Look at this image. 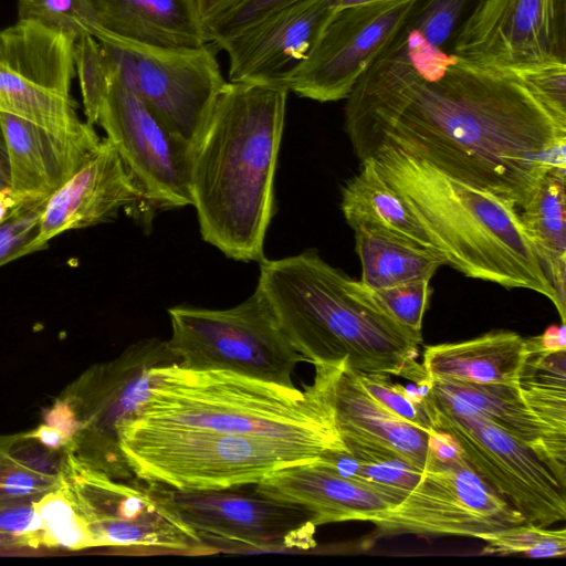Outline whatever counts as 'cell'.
<instances>
[{"instance_id":"obj_37","label":"cell","mask_w":566,"mask_h":566,"mask_svg":"<svg viewBox=\"0 0 566 566\" xmlns=\"http://www.w3.org/2000/svg\"><path fill=\"white\" fill-rule=\"evenodd\" d=\"M430 280L420 279L371 291L381 310L401 326L421 333L431 294Z\"/></svg>"},{"instance_id":"obj_2","label":"cell","mask_w":566,"mask_h":566,"mask_svg":"<svg viewBox=\"0 0 566 566\" xmlns=\"http://www.w3.org/2000/svg\"><path fill=\"white\" fill-rule=\"evenodd\" d=\"M287 95L280 84L228 81L195 150L191 192L201 237L237 261L264 259Z\"/></svg>"},{"instance_id":"obj_40","label":"cell","mask_w":566,"mask_h":566,"mask_svg":"<svg viewBox=\"0 0 566 566\" xmlns=\"http://www.w3.org/2000/svg\"><path fill=\"white\" fill-rule=\"evenodd\" d=\"M42 520L34 502H18L0 506V533L13 538L15 545L39 547Z\"/></svg>"},{"instance_id":"obj_9","label":"cell","mask_w":566,"mask_h":566,"mask_svg":"<svg viewBox=\"0 0 566 566\" xmlns=\"http://www.w3.org/2000/svg\"><path fill=\"white\" fill-rule=\"evenodd\" d=\"M168 315L167 342L180 367L229 370L293 386L296 365L307 361L282 333L258 287L230 308L178 305Z\"/></svg>"},{"instance_id":"obj_16","label":"cell","mask_w":566,"mask_h":566,"mask_svg":"<svg viewBox=\"0 0 566 566\" xmlns=\"http://www.w3.org/2000/svg\"><path fill=\"white\" fill-rule=\"evenodd\" d=\"M451 52L516 73L566 63V0H476Z\"/></svg>"},{"instance_id":"obj_22","label":"cell","mask_w":566,"mask_h":566,"mask_svg":"<svg viewBox=\"0 0 566 566\" xmlns=\"http://www.w3.org/2000/svg\"><path fill=\"white\" fill-rule=\"evenodd\" d=\"M254 491L306 507L316 526L346 522H370L402 499L340 476L316 462L280 470L254 484Z\"/></svg>"},{"instance_id":"obj_15","label":"cell","mask_w":566,"mask_h":566,"mask_svg":"<svg viewBox=\"0 0 566 566\" xmlns=\"http://www.w3.org/2000/svg\"><path fill=\"white\" fill-rule=\"evenodd\" d=\"M417 0L337 9L306 57L280 84L317 102L346 99L405 24Z\"/></svg>"},{"instance_id":"obj_38","label":"cell","mask_w":566,"mask_h":566,"mask_svg":"<svg viewBox=\"0 0 566 566\" xmlns=\"http://www.w3.org/2000/svg\"><path fill=\"white\" fill-rule=\"evenodd\" d=\"M297 0H241L203 24L208 42L217 43L241 32L272 12Z\"/></svg>"},{"instance_id":"obj_17","label":"cell","mask_w":566,"mask_h":566,"mask_svg":"<svg viewBox=\"0 0 566 566\" xmlns=\"http://www.w3.org/2000/svg\"><path fill=\"white\" fill-rule=\"evenodd\" d=\"M170 364H177V357L168 342L151 337L132 344L119 357L87 374L77 398L82 429L73 439L83 442L80 457L112 478L135 476L120 451L118 430L147 399L151 369Z\"/></svg>"},{"instance_id":"obj_44","label":"cell","mask_w":566,"mask_h":566,"mask_svg":"<svg viewBox=\"0 0 566 566\" xmlns=\"http://www.w3.org/2000/svg\"><path fill=\"white\" fill-rule=\"evenodd\" d=\"M22 438L34 439L51 451L60 450L66 446V440L61 432L48 424L39 426L33 431L23 434Z\"/></svg>"},{"instance_id":"obj_25","label":"cell","mask_w":566,"mask_h":566,"mask_svg":"<svg viewBox=\"0 0 566 566\" xmlns=\"http://www.w3.org/2000/svg\"><path fill=\"white\" fill-rule=\"evenodd\" d=\"M102 27L135 43L166 49L208 42L192 0H92Z\"/></svg>"},{"instance_id":"obj_4","label":"cell","mask_w":566,"mask_h":566,"mask_svg":"<svg viewBox=\"0 0 566 566\" xmlns=\"http://www.w3.org/2000/svg\"><path fill=\"white\" fill-rule=\"evenodd\" d=\"M373 157L447 265L507 289H527L566 311L525 233L516 206L455 179L424 160L381 144Z\"/></svg>"},{"instance_id":"obj_28","label":"cell","mask_w":566,"mask_h":566,"mask_svg":"<svg viewBox=\"0 0 566 566\" xmlns=\"http://www.w3.org/2000/svg\"><path fill=\"white\" fill-rule=\"evenodd\" d=\"M353 231L361 268L360 282L371 291L413 280H431L446 264L436 250L399 237L365 228Z\"/></svg>"},{"instance_id":"obj_48","label":"cell","mask_w":566,"mask_h":566,"mask_svg":"<svg viewBox=\"0 0 566 566\" xmlns=\"http://www.w3.org/2000/svg\"><path fill=\"white\" fill-rule=\"evenodd\" d=\"M6 544H14L15 545L12 537L0 533V546H3Z\"/></svg>"},{"instance_id":"obj_11","label":"cell","mask_w":566,"mask_h":566,"mask_svg":"<svg viewBox=\"0 0 566 566\" xmlns=\"http://www.w3.org/2000/svg\"><path fill=\"white\" fill-rule=\"evenodd\" d=\"M76 39L36 20L18 19L0 31V112L61 135L90 123L71 94ZM92 125V124H91Z\"/></svg>"},{"instance_id":"obj_8","label":"cell","mask_w":566,"mask_h":566,"mask_svg":"<svg viewBox=\"0 0 566 566\" xmlns=\"http://www.w3.org/2000/svg\"><path fill=\"white\" fill-rule=\"evenodd\" d=\"M525 517L485 483L465 461L455 441L430 436L421 478L396 506L374 517L376 536L481 534L525 523Z\"/></svg>"},{"instance_id":"obj_45","label":"cell","mask_w":566,"mask_h":566,"mask_svg":"<svg viewBox=\"0 0 566 566\" xmlns=\"http://www.w3.org/2000/svg\"><path fill=\"white\" fill-rule=\"evenodd\" d=\"M197 14L205 24L211 19L222 14L241 0H192Z\"/></svg>"},{"instance_id":"obj_20","label":"cell","mask_w":566,"mask_h":566,"mask_svg":"<svg viewBox=\"0 0 566 566\" xmlns=\"http://www.w3.org/2000/svg\"><path fill=\"white\" fill-rule=\"evenodd\" d=\"M0 120L14 201L50 197L77 171L101 142L91 124L80 134L61 135L7 113L0 112Z\"/></svg>"},{"instance_id":"obj_19","label":"cell","mask_w":566,"mask_h":566,"mask_svg":"<svg viewBox=\"0 0 566 566\" xmlns=\"http://www.w3.org/2000/svg\"><path fill=\"white\" fill-rule=\"evenodd\" d=\"M123 207L140 208L146 221L143 192L106 137L77 171L49 197L34 247L41 251L56 235L109 220Z\"/></svg>"},{"instance_id":"obj_32","label":"cell","mask_w":566,"mask_h":566,"mask_svg":"<svg viewBox=\"0 0 566 566\" xmlns=\"http://www.w3.org/2000/svg\"><path fill=\"white\" fill-rule=\"evenodd\" d=\"M17 11L18 19L40 21L76 40L92 36L99 41L108 34L92 0H18Z\"/></svg>"},{"instance_id":"obj_3","label":"cell","mask_w":566,"mask_h":566,"mask_svg":"<svg viewBox=\"0 0 566 566\" xmlns=\"http://www.w3.org/2000/svg\"><path fill=\"white\" fill-rule=\"evenodd\" d=\"M256 287L293 348L307 363H336L359 373L429 384L419 358L421 333L391 319L371 290L315 249L260 262Z\"/></svg>"},{"instance_id":"obj_6","label":"cell","mask_w":566,"mask_h":566,"mask_svg":"<svg viewBox=\"0 0 566 566\" xmlns=\"http://www.w3.org/2000/svg\"><path fill=\"white\" fill-rule=\"evenodd\" d=\"M118 434L135 478L182 491L254 485L285 468L316 462L326 452L282 440L133 419L119 427Z\"/></svg>"},{"instance_id":"obj_36","label":"cell","mask_w":566,"mask_h":566,"mask_svg":"<svg viewBox=\"0 0 566 566\" xmlns=\"http://www.w3.org/2000/svg\"><path fill=\"white\" fill-rule=\"evenodd\" d=\"M353 374L364 390L389 412L429 434L434 432L420 391L410 392L406 387L394 384L387 374L355 370Z\"/></svg>"},{"instance_id":"obj_14","label":"cell","mask_w":566,"mask_h":566,"mask_svg":"<svg viewBox=\"0 0 566 566\" xmlns=\"http://www.w3.org/2000/svg\"><path fill=\"white\" fill-rule=\"evenodd\" d=\"M97 124L140 188L146 210L192 206L196 148L175 135L137 94L113 75Z\"/></svg>"},{"instance_id":"obj_18","label":"cell","mask_w":566,"mask_h":566,"mask_svg":"<svg viewBox=\"0 0 566 566\" xmlns=\"http://www.w3.org/2000/svg\"><path fill=\"white\" fill-rule=\"evenodd\" d=\"M337 1L297 0L213 43L229 55V82L280 84L312 50Z\"/></svg>"},{"instance_id":"obj_31","label":"cell","mask_w":566,"mask_h":566,"mask_svg":"<svg viewBox=\"0 0 566 566\" xmlns=\"http://www.w3.org/2000/svg\"><path fill=\"white\" fill-rule=\"evenodd\" d=\"M476 0H417L399 33L446 50Z\"/></svg>"},{"instance_id":"obj_42","label":"cell","mask_w":566,"mask_h":566,"mask_svg":"<svg viewBox=\"0 0 566 566\" xmlns=\"http://www.w3.org/2000/svg\"><path fill=\"white\" fill-rule=\"evenodd\" d=\"M44 422L61 432L66 440V446L82 429V421L70 398L56 400L51 408L45 410Z\"/></svg>"},{"instance_id":"obj_7","label":"cell","mask_w":566,"mask_h":566,"mask_svg":"<svg viewBox=\"0 0 566 566\" xmlns=\"http://www.w3.org/2000/svg\"><path fill=\"white\" fill-rule=\"evenodd\" d=\"M57 486L86 523L94 547L118 546L138 554L216 553L151 483L112 478L67 447L57 471Z\"/></svg>"},{"instance_id":"obj_26","label":"cell","mask_w":566,"mask_h":566,"mask_svg":"<svg viewBox=\"0 0 566 566\" xmlns=\"http://www.w3.org/2000/svg\"><path fill=\"white\" fill-rule=\"evenodd\" d=\"M340 209L348 226L382 231L434 250L428 233L401 196L379 172L373 157L342 188Z\"/></svg>"},{"instance_id":"obj_24","label":"cell","mask_w":566,"mask_h":566,"mask_svg":"<svg viewBox=\"0 0 566 566\" xmlns=\"http://www.w3.org/2000/svg\"><path fill=\"white\" fill-rule=\"evenodd\" d=\"M526 357L524 338L502 329L468 340L426 346L421 364L428 381L518 386Z\"/></svg>"},{"instance_id":"obj_39","label":"cell","mask_w":566,"mask_h":566,"mask_svg":"<svg viewBox=\"0 0 566 566\" xmlns=\"http://www.w3.org/2000/svg\"><path fill=\"white\" fill-rule=\"evenodd\" d=\"M518 74L554 116L566 124V63H549Z\"/></svg>"},{"instance_id":"obj_5","label":"cell","mask_w":566,"mask_h":566,"mask_svg":"<svg viewBox=\"0 0 566 566\" xmlns=\"http://www.w3.org/2000/svg\"><path fill=\"white\" fill-rule=\"evenodd\" d=\"M301 390L219 369L177 364L151 369V386L133 420L167 427L210 429L317 448L346 449L335 424L326 364H314Z\"/></svg>"},{"instance_id":"obj_10","label":"cell","mask_w":566,"mask_h":566,"mask_svg":"<svg viewBox=\"0 0 566 566\" xmlns=\"http://www.w3.org/2000/svg\"><path fill=\"white\" fill-rule=\"evenodd\" d=\"M98 42L112 75L137 94L175 135L196 148L228 83L213 45L154 48L111 33Z\"/></svg>"},{"instance_id":"obj_47","label":"cell","mask_w":566,"mask_h":566,"mask_svg":"<svg viewBox=\"0 0 566 566\" xmlns=\"http://www.w3.org/2000/svg\"><path fill=\"white\" fill-rule=\"evenodd\" d=\"M381 1H389V0H338L337 8L342 9V8H347V7L361 6V4L375 3V2H381Z\"/></svg>"},{"instance_id":"obj_12","label":"cell","mask_w":566,"mask_h":566,"mask_svg":"<svg viewBox=\"0 0 566 566\" xmlns=\"http://www.w3.org/2000/svg\"><path fill=\"white\" fill-rule=\"evenodd\" d=\"M421 398L433 430L449 434L473 471L526 522L548 527L566 518L565 488L530 447L480 416Z\"/></svg>"},{"instance_id":"obj_33","label":"cell","mask_w":566,"mask_h":566,"mask_svg":"<svg viewBox=\"0 0 566 566\" xmlns=\"http://www.w3.org/2000/svg\"><path fill=\"white\" fill-rule=\"evenodd\" d=\"M476 538L486 543L484 554H522L533 558L566 555L565 528L551 530L531 522L481 534Z\"/></svg>"},{"instance_id":"obj_21","label":"cell","mask_w":566,"mask_h":566,"mask_svg":"<svg viewBox=\"0 0 566 566\" xmlns=\"http://www.w3.org/2000/svg\"><path fill=\"white\" fill-rule=\"evenodd\" d=\"M324 364L335 424L344 443L390 452L423 470L432 433L378 403L356 380L346 359Z\"/></svg>"},{"instance_id":"obj_34","label":"cell","mask_w":566,"mask_h":566,"mask_svg":"<svg viewBox=\"0 0 566 566\" xmlns=\"http://www.w3.org/2000/svg\"><path fill=\"white\" fill-rule=\"evenodd\" d=\"M48 199L49 197L19 200L0 217V266L38 252L34 241L40 232Z\"/></svg>"},{"instance_id":"obj_1","label":"cell","mask_w":566,"mask_h":566,"mask_svg":"<svg viewBox=\"0 0 566 566\" xmlns=\"http://www.w3.org/2000/svg\"><path fill=\"white\" fill-rule=\"evenodd\" d=\"M345 130L363 160L397 147L524 208L566 169V124L523 77L397 34L354 86Z\"/></svg>"},{"instance_id":"obj_23","label":"cell","mask_w":566,"mask_h":566,"mask_svg":"<svg viewBox=\"0 0 566 566\" xmlns=\"http://www.w3.org/2000/svg\"><path fill=\"white\" fill-rule=\"evenodd\" d=\"M419 391L444 410L480 416L515 437L566 486V455L555 448L542 422L523 400L518 386L432 380Z\"/></svg>"},{"instance_id":"obj_13","label":"cell","mask_w":566,"mask_h":566,"mask_svg":"<svg viewBox=\"0 0 566 566\" xmlns=\"http://www.w3.org/2000/svg\"><path fill=\"white\" fill-rule=\"evenodd\" d=\"M178 516L214 552L306 551L316 545L304 506L231 489L182 491L151 483Z\"/></svg>"},{"instance_id":"obj_49","label":"cell","mask_w":566,"mask_h":566,"mask_svg":"<svg viewBox=\"0 0 566 566\" xmlns=\"http://www.w3.org/2000/svg\"><path fill=\"white\" fill-rule=\"evenodd\" d=\"M11 205H13V203L6 202V201L0 200V208H3V209H4V208L10 207Z\"/></svg>"},{"instance_id":"obj_27","label":"cell","mask_w":566,"mask_h":566,"mask_svg":"<svg viewBox=\"0 0 566 566\" xmlns=\"http://www.w3.org/2000/svg\"><path fill=\"white\" fill-rule=\"evenodd\" d=\"M566 169L548 172L520 214L525 233L566 311Z\"/></svg>"},{"instance_id":"obj_35","label":"cell","mask_w":566,"mask_h":566,"mask_svg":"<svg viewBox=\"0 0 566 566\" xmlns=\"http://www.w3.org/2000/svg\"><path fill=\"white\" fill-rule=\"evenodd\" d=\"M74 65L86 122L97 124L101 106L112 82L111 69L101 43L92 36L76 40Z\"/></svg>"},{"instance_id":"obj_29","label":"cell","mask_w":566,"mask_h":566,"mask_svg":"<svg viewBox=\"0 0 566 566\" xmlns=\"http://www.w3.org/2000/svg\"><path fill=\"white\" fill-rule=\"evenodd\" d=\"M518 389L555 448L566 455V350L527 354Z\"/></svg>"},{"instance_id":"obj_41","label":"cell","mask_w":566,"mask_h":566,"mask_svg":"<svg viewBox=\"0 0 566 566\" xmlns=\"http://www.w3.org/2000/svg\"><path fill=\"white\" fill-rule=\"evenodd\" d=\"M39 544L67 549L94 547L87 525L78 513L65 521L43 526Z\"/></svg>"},{"instance_id":"obj_46","label":"cell","mask_w":566,"mask_h":566,"mask_svg":"<svg viewBox=\"0 0 566 566\" xmlns=\"http://www.w3.org/2000/svg\"><path fill=\"white\" fill-rule=\"evenodd\" d=\"M0 200L14 203L10 193V169L4 133L0 120Z\"/></svg>"},{"instance_id":"obj_43","label":"cell","mask_w":566,"mask_h":566,"mask_svg":"<svg viewBox=\"0 0 566 566\" xmlns=\"http://www.w3.org/2000/svg\"><path fill=\"white\" fill-rule=\"evenodd\" d=\"M527 354L566 350V327L560 325L549 326L542 335L524 338Z\"/></svg>"},{"instance_id":"obj_30","label":"cell","mask_w":566,"mask_h":566,"mask_svg":"<svg viewBox=\"0 0 566 566\" xmlns=\"http://www.w3.org/2000/svg\"><path fill=\"white\" fill-rule=\"evenodd\" d=\"M345 446L346 449L324 452L316 463L340 476L402 500L421 478L422 470L394 453L352 443Z\"/></svg>"}]
</instances>
